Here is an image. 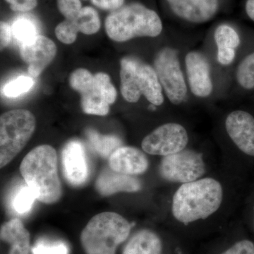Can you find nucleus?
I'll return each mask as SVG.
<instances>
[{"label": "nucleus", "instance_id": "nucleus-1", "mask_svg": "<svg viewBox=\"0 0 254 254\" xmlns=\"http://www.w3.org/2000/svg\"><path fill=\"white\" fill-rule=\"evenodd\" d=\"M252 175L220 163L206 176L170 187L164 215L173 227L185 230L222 226L239 216Z\"/></svg>", "mask_w": 254, "mask_h": 254}, {"label": "nucleus", "instance_id": "nucleus-2", "mask_svg": "<svg viewBox=\"0 0 254 254\" xmlns=\"http://www.w3.org/2000/svg\"><path fill=\"white\" fill-rule=\"evenodd\" d=\"M220 163L247 174L254 170V113L239 108L229 112L222 123Z\"/></svg>", "mask_w": 254, "mask_h": 254}, {"label": "nucleus", "instance_id": "nucleus-3", "mask_svg": "<svg viewBox=\"0 0 254 254\" xmlns=\"http://www.w3.org/2000/svg\"><path fill=\"white\" fill-rule=\"evenodd\" d=\"M58 161L55 148L41 145L31 150L20 165L26 185L34 192L37 200L46 204L57 203L63 195Z\"/></svg>", "mask_w": 254, "mask_h": 254}, {"label": "nucleus", "instance_id": "nucleus-4", "mask_svg": "<svg viewBox=\"0 0 254 254\" xmlns=\"http://www.w3.org/2000/svg\"><path fill=\"white\" fill-rule=\"evenodd\" d=\"M220 166V158L211 150L190 144L182 151L160 158L157 173L160 181L172 187L195 181Z\"/></svg>", "mask_w": 254, "mask_h": 254}, {"label": "nucleus", "instance_id": "nucleus-5", "mask_svg": "<svg viewBox=\"0 0 254 254\" xmlns=\"http://www.w3.org/2000/svg\"><path fill=\"white\" fill-rule=\"evenodd\" d=\"M105 28L110 39L123 43L140 37L155 38L162 33L163 26L154 10L140 3H131L110 12Z\"/></svg>", "mask_w": 254, "mask_h": 254}, {"label": "nucleus", "instance_id": "nucleus-6", "mask_svg": "<svg viewBox=\"0 0 254 254\" xmlns=\"http://www.w3.org/2000/svg\"><path fill=\"white\" fill-rule=\"evenodd\" d=\"M133 225L115 212L97 214L87 223L80 240L86 254H116L118 247L128 240Z\"/></svg>", "mask_w": 254, "mask_h": 254}, {"label": "nucleus", "instance_id": "nucleus-7", "mask_svg": "<svg viewBox=\"0 0 254 254\" xmlns=\"http://www.w3.org/2000/svg\"><path fill=\"white\" fill-rule=\"evenodd\" d=\"M69 84L81 94L82 110L88 115L105 116L118 97L107 73L93 75L86 68H77L70 76Z\"/></svg>", "mask_w": 254, "mask_h": 254}, {"label": "nucleus", "instance_id": "nucleus-8", "mask_svg": "<svg viewBox=\"0 0 254 254\" xmlns=\"http://www.w3.org/2000/svg\"><path fill=\"white\" fill-rule=\"evenodd\" d=\"M36 120L27 110H13L0 118V168L11 163L31 139Z\"/></svg>", "mask_w": 254, "mask_h": 254}, {"label": "nucleus", "instance_id": "nucleus-9", "mask_svg": "<svg viewBox=\"0 0 254 254\" xmlns=\"http://www.w3.org/2000/svg\"><path fill=\"white\" fill-rule=\"evenodd\" d=\"M192 144L190 130L179 122L159 125L142 140L141 149L146 154L162 157L175 154Z\"/></svg>", "mask_w": 254, "mask_h": 254}, {"label": "nucleus", "instance_id": "nucleus-10", "mask_svg": "<svg viewBox=\"0 0 254 254\" xmlns=\"http://www.w3.org/2000/svg\"><path fill=\"white\" fill-rule=\"evenodd\" d=\"M154 68L163 86L164 93L174 105H181L187 98V84L177 52L165 48L155 56Z\"/></svg>", "mask_w": 254, "mask_h": 254}, {"label": "nucleus", "instance_id": "nucleus-11", "mask_svg": "<svg viewBox=\"0 0 254 254\" xmlns=\"http://www.w3.org/2000/svg\"><path fill=\"white\" fill-rule=\"evenodd\" d=\"M101 26L100 15L92 6L82 8L79 14L71 19H64L55 28L57 38L64 44L74 43L78 32L85 35H93L99 31Z\"/></svg>", "mask_w": 254, "mask_h": 254}, {"label": "nucleus", "instance_id": "nucleus-12", "mask_svg": "<svg viewBox=\"0 0 254 254\" xmlns=\"http://www.w3.org/2000/svg\"><path fill=\"white\" fill-rule=\"evenodd\" d=\"M56 54V45L46 36L38 35L29 43L20 45L21 59L27 64L28 73L33 78L40 76Z\"/></svg>", "mask_w": 254, "mask_h": 254}, {"label": "nucleus", "instance_id": "nucleus-13", "mask_svg": "<svg viewBox=\"0 0 254 254\" xmlns=\"http://www.w3.org/2000/svg\"><path fill=\"white\" fill-rule=\"evenodd\" d=\"M187 81L190 91L197 98H208L213 90L210 65L204 55L190 51L185 58Z\"/></svg>", "mask_w": 254, "mask_h": 254}, {"label": "nucleus", "instance_id": "nucleus-14", "mask_svg": "<svg viewBox=\"0 0 254 254\" xmlns=\"http://www.w3.org/2000/svg\"><path fill=\"white\" fill-rule=\"evenodd\" d=\"M64 176L70 185L80 187L88 180V164L84 147L77 140L68 141L62 151Z\"/></svg>", "mask_w": 254, "mask_h": 254}, {"label": "nucleus", "instance_id": "nucleus-15", "mask_svg": "<svg viewBox=\"0 0 254 254\" xmlns=\"http://www.w3.org/2000/svg\"><path fill=\"white\" fill-rule=\"evenodd\" d=\"M109 167L114 171L141 177L150 168V160L148 154L142 149L133 146L120 147L110 155Z\"/></svg>", "mask_w": 254, "mask_h": 254}, {"label": "nucleus", "instance_id": "nucleus-16", "mask_svg": "<svg viewBox=\"0 0 254 254\" xmlns=\"http://www.w3.org/2000/svg\"><path fill=\"white\" fill-rule=\"evenodd\" d=\"M95 190L103 196H109L115 193L134 194L143 190V182L140 177L131 176L105 168L97 178Z\"/></svg>", "mask_w": 254, "mask_h": 254}, {"label": "nucleus", "instance_id": "nucleus-17", "mask_svg": "<svg viewBox=\"0 0 254 254\" xmlns=\"http://www.w3.org/2000/svg\"><path fill=\"white\" fill-rule=\"evenodd\" d=\"M179 18L193 23L208 22L219 9L218 0H166Z\"/></svg>", "mask_w": 254, "mask_h": 254}, {"label": "nucleus", "instance_id": "nucleus-18", "mask_svg": "<svg viewBox=\"0 0 254 254\" xmlns=\"http://www.w3.org/2000/svg\"><path fill=\"white\" fill-rule=\"evenodd\" d=\"M165 244L158 232L142 228L128 237L123 254H165Z\"/></svg>", "mask_w": 254, "mask_h": 254}, {"label": "nucleus", "instance_id": "nucleus-19", "mask_svg": "<svg viewBox=\"0 0 254 254\" xmlns=\"http://www.w3.org/2000/svg\"><path fill=\"white\" fill-rule=\"evenodd\" d=\"M0 238L9 245L8 254H30L31 236L19 219L4 222L0 229Z\"/></svg>", "mask_w": 254, "mask_h": 254}, {"label": "nucleus", "instance_id": "nucleus-20", "mask_svg": "<svg viewBox=\"0 0 254 254\" xmlns=\"http://www.w3.org/2000/svg\"><path fill=\"white\" fill-rule=\"evenodd\" d=\"M141 63L131 58H124L120 62L121 93L126 101L136 103L141 97L138 71Z\"/></svg>", "mask_w": 254, "mask_h": 254}, {"label": "nucleus", "instance_id": "nucleus-21", "mask_svg": "<svg viewBox=\"0 0 254 254\" xmlns=\"http://www.w3.org/2000/svg\"><path fill=\"white\" fill-rule=\"evenodd\" d=\"M138 76L141 94L153 106H161L165 101L163 88L155 68L141 63Z\"/></svg>", "mask_w": 254, "mask_h": 254}, {"label": "nucleus", "instance_id": "nucleus-22", "mask_svg": "<svg viewBox=\"0 0 254 254\" xmlns=\"http://www.w3.org/2000/svg\"><path fill=\"white\" fill-rule=\"evenodd\" d=\"M235 77L241 89L254 91V48L248 52L239 63Z\"/></svg>", "mask_w": 254, "mask_h": 254}, {"label": "nucleus", "instance_id": "nucleus-23", "mask_svg": "<svg viewBox=\"0 0 254 254\" xmlns=\"http://www.w3.org/2000/svg\"><path fill=\"white\" fill-rule=\"evenodd\" d=\"M87 137L95 151L104 158H109L120 147L123 146V142L115 136H104L94 130L87 131Z\"/></svg>", "mask_w": 254, "mask_h": 254}, {"label": "nucleus", "instance_id": "nucleus-24", "mask_svg": "<svg viewBox=\"0 0 254 254\" xmlns=\"http://www.w3.org/2000/svg\"><path fill=\"white\" fill-rule=\"evenodd\" d=\"M218 50H235L240 47L242 40L236 30L227 24L219 26L214 33Z\"/></svg>", "mask_w": 254, "mask_h": 254}, {"label": "nucleus", "instance_id": "nucleus-25", "mask_svg": "<svg viewBox=\"0 0 254 254\" xmlns=\"http://www.w3.org/2000/svg\"><path fill=\"white\" fill-rule=\"evenodd\" d=\"M12 36L20 45L26 44L38 36L36 23L30 18L19 17L15 20L11 26Z\"/></svg>", "mask_w": 254, "mask_h": 254}, {"label": "nucleus", "instance_id": "nucleus-26", "mask_svg": "<svg viewBox=\"0 0 254 254\" xmlns=\"http://www.w3.org/2000/svg\"><path fill=\"white\" fill-rule=\"evenodd\" d=\"M239 216H241L242 221L247 224L254 232V170L251 177Z\"/></svg>", "mask_w": 254, "mask_h": 254}, {"label": "nucleus", "instance_id": "nucleus-27", "mask_svg": "<svg viewBox=\"0 0 254 254\" xmlns=\"http://www.w3.org/2000/svg\"><path fill=\"white\" fill-rule=\"evenodd\" d=\"M34 83L33 78L26 76H18L5 85L3 88V94L7 98H17L29 91Z\"/></svg>", "mask_w": 254, "mask_h": 254}, {"label": "nucleus", "instance_id": "nucleus-28", "mask_svg": "<svg viewBox=\"0 0 254 254\" xmlns=\"http://www.w3.org/2000/svg\"><path fill=\"white\" fill-rule=\"evenodd\" d=\"M37 199L34 192L27 185L20 188L13 199L12 205L18 214H25L31 210L35 200Z\"/></svg>", "mask_w": 254, "mask_h": 254}, {"label": "nucleus", "instance_id": "nucleus-29", "mask_svg": "<svg viewBox=\"0 0 254 254\" xmlns=\"http://www.w3.org/2000/svg\"><path fill=\"white\" fill-rule=\"evenodd\" d=\"M33 254H68L66 245L62 242H50L40 240L32 249Z\"/></svg>", "mask_w": 254, "mask_h": 254}, {"label": "nucleus", "instance_id": "nucleus-30", "mask_svg": "<svg viewBox=\"0 0 254 254\" xmlns=\"http://www.w3.org/2000/svg\"><path fill=\"white\" fill-rule=\"evenodd\" d=\"M57 6L64 19L76 17L83 8L81 0H57Z\"/></svg>", "mask_w": 254, "mask_h": 254}, {"label": "nucleus", "instance_id": "nucleus-31", "mask_svg": "<svg viewBox=\"0 0 254 254\" xmlns=\"http://www.w3.org/2000/svg\"><path fill=\"white\" fill-rule=\"evenodd\" d=\"M219 254H254V242L247 238H241L224 249Z\"/></svg>", "mask_w": 254, "mask_h": 254}, {"label": "nucleus", "instance_id": "nucleus-32", "mask_svg": "<svg viewBox=\"0 0 254 254\" xmlns=\"http://www.w3.org/2000/svg\"><path fill=\"white\" fill-rule=\"evenodd\" d=\"M10 9L17 12H28L38 5V0H5Z\"/></svg>", "mask_w": 254, "mask_h": 254}, {"label": "nucleus", "instance_id": "nucleus-33", "mask_svg": "<svg viewBox=\"0 0 254 254\" xmlns=\"http://www.w3.org/2000/svg\"><path fill=\"white\" fill-rule=\"evenodd\" d=\"M98 9L112 11L120 9L125 5V0H90Z\"/></svg>", "mask_w": 254, "mask_h": 254}, {"label": "nucleus", "instance_id": "nucleus-34", "mask_svg": "<svg viewBox=\"0 0 254 254\" xmlns=\"http://www.w3.org/2000/svg\"><path fill=\"white\" fill-rule=\"evenodd\" d=\"M0 36H1V50L4 49L9 46L10 41H11V36H12V31H11V26L9 23L1 21L0 23Z\"/></svg>", "mask_w": 254, "mask_h": 254}, {"label": "nucleus", "instance_id": "nucleus-35", "mask_svg": "<svg viewBox=\"0 0 254 254\" xmlns=\"http://www.w3.org/2000/svg\"><path fill=\"white\" fill-rule=\"evenodd\" d=\"M245 11L248 17L254 22V0H247Z\"/></svg>", "mask_w": 254, "mask_h": 254}]
</instances>
